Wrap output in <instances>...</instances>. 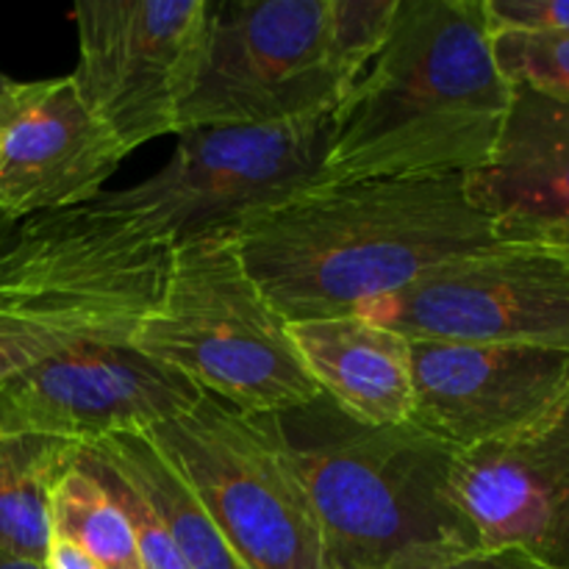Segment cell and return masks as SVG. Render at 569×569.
Listing matches in <instances>:
<instances>
[{
    "label": "cell",
    "instance_id": "cell-1",
    "mask_svg": "<svg viewBox=\"0 0 569 569\" xmlns=\"http://www.w3.org/2000/svg\"><path fill=\"white\" fill-rule=\"evenodd\" d=\"M237 242L272 309L300 322L359 315L500 239L448 176L322 183L244 220Z\"/></svg>",
    "mask_w": 569,
    "mask_h": 569
},
{
    "label": "cell",
    "instance_id": "cell-2",
    "mask_svg": "<svg viewBox=\"0 0 569 569\" xmlns=\"http://www.w3.org/2000/svg\"><path fill=\"white\" fill-rule=\"evenodd\" d=\"M511 100L483 0H400L333 109L328 181L467 176L492 156Z\"/></svg>",
    "mask_w": 569,
    "mask_h": 569
},
{
    "label": "cell",
    "instance_id": "cell-3",
    "mask_svg": "<svg viewBox=\"0 0 569 569\" xmlns=\"http://www.w3.org/2000/svg\"><path fill=\"white\" fill-rule=\"evenodd\" d=\"M331 569H411L481 550L453 492L459 450L415 422L365 426L326 395L270 415Z\"/></svg>",
    "mask_w": 569,
    "mask_h": 569
},
{
    "label": "cell",
    "instance_id": "cell-4",
    "mask_svg": "<svg viewBox=\"0 0 569 569\" xmlns=\"http://www.w3.org/2000/svg\"><path fill=\"white\" fill-rule=\"evenodd\" d=\"M170 244L98 200L0 211V381L87 342H131L156 309Z\"/></svg>",
    "mask_w": 569,
    "mask_h": 569
},
{
    "label": "cell",
    "instance_id": "cell-5",
    "mask_svg": "<svg viewBox=\"0 0 569 569\" xmlns=\"http://www.w3.org/2000/svg\"><path fill=\"white\" fill-rule=\"evenodd\" d=\"M400 0L211 3L178 131L331 111L381 50Z\"/></svg>",
    "mask_w": 569,
    "mask_h": 569
},
{
    "label": "cell",
    "instance_id": "cell-6",
    "mask_svg": "<svg viewBox=\"0 0 569 569\" xmlns=\"http://www.w3.org/2000/svg\"><path fill=\"white\" fill-rule=\"evenodd\" d=\"M131 345L244 415H281L320 395L289 322L250 278L237 231L170 250L159 303Z\"/></svg>",
    "mask_w": 569,
    "mask_h": 569
},
{
    "label": "cell",
    "instance_id": "cell-7",
    "mask_svg": "<svg viewBox=\"0 0 569 569\" xmlns=\"http://www.w3.org/2000/svg\"><path fill=\"white\" fill-rule=\"evenodd\" d=\"M331 142L333 109L281 122L189 128L159 172L103 192L98 203L176 248L203 233L237 231L253 214L331 183Z\"/></svg>",
    "mask_w": 569,
    "mask_h": 569
},
{
    "label": "cell",
    "instance_id": "cell-8",
    "mask_svg": "<svg viewBox=\"0 0 569 569\" xmlns=\"http://www.w3.org/2000/svg\"><path fill=\"white\" fill-rule=\"evenodd\" d=\"M192 489L244 569H331L309 495L270 415L203 395L144 433Z\"/></svg>",
    "mask_w": 569,
    "mask_h": 569
},
{
    "label": "cell",
    "instance_id": "cell-9",
    "mask_svg": "<svg viewBox=\"0 0 569 569\" xmlns=\"http://www.w3.org/2000/svg\"><path fill=\"white\" fill-rule=\"evenodd\" d=\"M211 0H81L72 83L126 153L178 131Z\"/></svg>",
    "mask_w": 569,
    "mask_h": 569
},
{
    "label": "cell",
    "instance_id": "cell-10",
    "mask_svg": "<svg viewBox=\"0 0 569 569\" xmlns=\"http://www.w3.org/2000/svg\"><path fill=\"white\" fill-rule=\"evenodd\" d=\"M359 315L409 339L569 350V264L539 244L498 242Z\"/></svg>",
    "mask_w": 569,
    "mask_h": 569
},
{
    "label": "cell",
    "instance_id": "cell-11",
    "mask_svg": "<svg viewBox=\"0 0 569 569\" xmlns=\"http://www.w3.org/2000/svg\"><path fill=\"white\" fill-rule=\"evenodd\" d=\"M203 400V389L131 342H87L0 381V437L98 445L150 433Z\"/></svg>",
    "mask_w": 569,
    "mask_h": 569
},
{
    "label": "cell",
    "instance_id": "cell-12",
    "mask_svg": "<svg viewBox=\"0 0 569 569\" xmlns=\"http://www.w3.org/2000/svg\"><path fill=\"white\" fill-rule=\"evenodd\" d=\"M409 422L461 450L542 420L569 392V350L409 339Z\"/></svg>",
    "mask_w": 569,
    "mask_h": 569
},
{
    "label": "cell",
    "instance_id": "cell-13",
    "mask_svg": "<svg viewBox=\"0 0 569 569\" xmlns=\"http://www.w3.org/2000/svg\"><path fill=\"white\" fill-rule=\"evenodd\" d=\"M453 492L481 550L569 569V392L522 431L461 450Z\"/></svg>",
    "mask_w": 569,
    "mask_h": 569
},
{
    "label": "cell",
    "instance_id": "cell-14",
    "mask_svg": "<svg viewBox=\"0 0 569 569\" xmlns=\"http://www.w3.org/2000/svg\"><path fill=\"white\" fill-rule=\"evenodd\" d=\"M70 76L17 81L0 117V211H70L103 194L126 159Z\"/></svg>",
    "mask_w": 569,
    "mask_h": 569
},
{
    "label": "cell",
    "instance_id": "cell-15",
    "mask_svg": "<svg viewBox=\"0 0 569 569\" xmlns=\"http://www.w3.org/2000/svg\"><path fill=\"white\" fill-rule=\"evenodd\" d=\"M467 198L500 242L539 244L569 233V103L515 87L498 144L465 176Z\"/></svg>",
    "mask_w": 569,
    "mask_h": 569
},
{
    "label": "cell",
    "instance_id": "cell-16",
    "mask_svg": "<svg viewBox=\"0 0 569 569\" xmlns=\"http://www.w3.org/2000/svg\"><path fill=\"white\" fill-rule=\"evenodd\" d=\"M289 337L320 392L365 426L409 422L411 342L365 315L289 322Z\"/></svg>",
    "mask_w": 569,
    "mask_h": 569
},
{
    "label": "cell",
    "instance_id": "cell-17",
    "mask_svg": "<svg viewBox=\"0 0 569 569\" xmlns=\"http://www.w3.org/2000/svg\"><path fill=\"white\" fill-rule=\"evenodd\" d=\"M87 448L153 506L189 569H244L209 511L144 433L111 437Z\"/></svg>",
    "mask_w": 569,
    "mask_h": 569
},
{
    "label": "cell",
    "instance_id": "cell-18",
    "mask_svg": "<svg viewBox=\"0 0 569 569\" xmlns=\"http://www.w3.org/2000/svg\"><path fill=\"white\" fill-rule=\"evenodd\" d=\"M81 445L0 437V556L42 565L53 542V492Z\"/></svg>",
    "mask_w": 569,
    "mask_h": 569
},
{
    "label": "cell",
    "instance_id": "cell-19",
    "mask_svg": "<svg viewBox=\"0 0 569 569\" xmlns=\"http://www.w3.org/2000/svg\"><path fill=\"white\" fill-rule=\"evenodd\" d=\"M53 537L78 545L103 569H144L126 511L78 465L61 476L53 492Z\"/></svg>",
    "mask_w": 569,
    "mask_h": 569
},
{
    "label": "cell",
    "instance_id": "cell-20",
    "mask_svg": "<svg viewBox=\"0 0 569 569\" xmlns=\"http://www.w3.org/2000/svg\"><path fill=\"white\" fill-rule=\"evenodd\" d=\"M492 50L511 87L569 103V37L498 31L492 33Z\"/></svg>",
    "mask_w": 569,
    "mask_h": 569
},
{
    "label": "cell",
    "instance_id": "cell-21",
    "mask_svg": "<svg viewBox=\"0 0 569 569\" xmlns=\"http://www.w3.org/2000/svg\"><path fill=\"white\" fill-rule=\"evenodd\" d=\"M76 465L83 467L87 472H92L100 483L111 492V498L120 503V509L126 511L128 522L133 528V537H137L139 559H142L144 569H189L187 561L178 553L176 542L167 533L164 522L159 520V515L153 511V506L137 492L128 481H122L103 459L92 453L89 448H78Z\"/></svg>",
    "mask_w": 569,
    "mask_h": 569
},
{
    "label": "cell",
    "instance_id": "cell-22",
    "mask_svg": "<svg viewBox=\"0 0 569 569\" xmlns=\"http://www.w3.org/2000/svg\"><path fill=\"white\" fill-rule=\"evenodd\" d=\"M492 33H559L569 37V0H483Z\"/></svg>",
    "mask_w": 569,
    "mask_h": 569
},
{
    "label": "cell",
    "instance_id": "cell-23",
    "mask_svg": "<svg viewBox=\"0 0 569 569\" xmlns=\"http://www.w3.org/2000/svg\"><path fill=\"white\" fill-rule=\"evenodd\" d=\"M411 569H556L522 550H476V553L456 556V559L437 561Z\"/></svg>",
    "mask_w": 569,
    "mask_h": 569
},
{
    "label": "cell",
    "instance_id": "cell-24",
    "mask_svg": "<svg viewBox=\"0 0 569 569\" xmlns=\"http://www.w3.org/2000/svg\"><path fill=\"white\" fill-rule=\"evenodd\" d=\"M44 569H103L92 556L83 553L78 545L67 542V539L53 537L48 548V559H44Z\"/></svg>",
    "mask_w": 569,
    "mask_h": 569
},
{
    "label": "cell",
    "instance_id": "cell-25",
    "mask_svg": "<svg viewBox=\"0 0 569 569\" xmlns=\"http://www.w3.org/2000/svg\"><path fill=\"white\" fill-rule=\"evenodd\" d=\"M539 248H548V250H553L556 256H561V259H565L567 264H569V233H565V237L545 239V242H539Z\"/></svg>",
    "mask_w": 569,
    "mask_h": 569
},
{
    "label": "cell",
    "instance_id": "cell-26",
    "mask_svg": "<svg viewBox=\"0 0 569 569\" xmlns=\"http://www.w3.org/2000/svg\"><path fill=\"white\" fill-rule=\"evenodd\" d=\"M14 87H17L14 78H9V76H6V72H0V117H3L6 103H9V98H11V92H14Z\"/></svg>",
    "mask_w": 569,
    "mask_h": 569
},
{
    "label": "cell",
    "instance_id": "cell-27",
    "mask_svg": "<svg viewBox=\"0 0 569 569\" xmlns=\"http://www.w3.org/2000/svg\"><path fill=\"white\" fill-rule=\"evenodd\" d=\"M0 569H44L42 565H31V561L9 559V556H0Z\"/></svg>",
    "mask_w": 569,
    "mask_h": 569
}]
</instances>
